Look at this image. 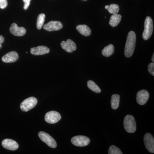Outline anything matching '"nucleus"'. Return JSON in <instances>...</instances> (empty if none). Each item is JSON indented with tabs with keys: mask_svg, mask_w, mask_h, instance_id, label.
<instances>
[{
	"mask_svg": "<svg viewBox=\"0 0 154 154\" xmlns=\"http://www.w3.org/2000/svg\"><path fill=\"white\" fill-rule=\"evenodd\" d=\"M76 29L81 34L84 36H88L91 35V29L85 25H79L77 26Z\"/></svg>",
	"mask_w": 154,
	"mask_h": 154,
	"instance_id": "dca6fc26",
	"label": "nucleus"
},
{
	"mask_svg": "<svg viewBox=\"0 0 154 154\" xmlns=\"http://www.w3.org/2000/svg\"><path fill=\"white\" fill-rule=\"evenodd\" d=\"M2 48V45L0 44V49H1V48Z\"/></svg>",
	"mask_w": 154,
	"mask_h": 154,
	"instance_id": "c756f323",
	"label": "nucleus"
},
{
	"mask_svg": "<svg viewBox=\"0 0 154 154\" xmlns=\"http://www.w3.org/2000/svg\"><path fill=\"white\" fill-rule=\"evenodd\" d=\"M23 1L24 2V3H25L24 6V10H27L29 5H30L31 0H23Z\"/></svg>",
	"mask_w": 154,
	"mask_h": 154,
	"instance_id": "a878e982",
	"label": "nucleus"
},
{
	"mask_svg": "<svg viewBox=\"0 0 154 154\" xmlns=\"http://www.w3.org/2000/svg\"><path fill=\"white\" fill-rule=\"evenodd\" d=\"M45 16L44 14H41L38 15L36 22V27L38 30L42 28L45 20Z\"/></svg>",
	"mask_w": 154,
	"mask_h": 154,
	"instance_id": "412c9836",
	"label": "nucleus"
},
{
	"mask_svg": "<svg viewBox=\"0 0 154 154\" xmlns=\"http://www.w3.org/2000/svg\"><path fill=\"white\" fill-rule=\"evenodd\" d=\"M109 154H122L120 149L114 145L110 146L108 150Z\"/></svg>",
	"mask_w": 154,
	"mask_h": 154,
	"instance_id": "5701e85b",
	"label": "nucleus"
},
{
	"mask_svg": "<svg viewBox=\"0 0 154 154\" xmlns=\"http://www.w3.org/2000/svg\"><path fill=\"white\" fill-rule=\"evenodd\" d=\"M88 88L93 92L95 93H101V90L100 88H99V86L97 85L93 82V81L90 80L88 82V84H87Z\"/></svg>",
	"mask_w": 154,
	"mask_h": 154,
	"instance_id": "aec40b11",
	"label": "nucleus"
},
{
	"mask_svg": "<svg viewBox=\"0 0 154 154\" xmlns=\"http://www.w3.org/2000/svg\"><path fill=\"white\" fill-rule=\"evenodd\" d=\"M71 142L74 145L77 146H85L90 143V139L85 136H76L72 138Z\"/></svg>",
	"mask_w": 154,
	"mask_h": 154,
	"instance_id": "423d86ee",
	"label": "nucleus"
},
{
	"mask_svg": "<svg viewBox=\"0 0 154 154\" xmlns=\"http://www.w3.org/2000/svg\"><path fill=\"white\" fill-rule=\"evenodd\" d=\"M10 32L15 36H22L26 33V30L23 27H18L16 23H14L11 25L10 29Z\"/></svg>",
	"mask_w": 154,
	"mask_h": 154,
	"instance_id": "ddd939ff",
	"label": "nucleus"
},
{
	"mask_svg": "<svg viewBox=\"0 0 154 154\" xmlns=\"http://www.w3.org/2000/svg\"><path fill=\"white\" fill-rule=\"evenodd\" d=\"M38 137L43 142L45 143L48 146L52 148H56L57 144L55 140L47 133L44 131H40L38 134Z\"/></svg>",
	"mask_w": 154,
	"mask_h": 154,
	"instance_id": "39448f33",
	"label": "nucleus"
},
{
	"mask_svg": "<svg viewBox=\"0 0 154 154\" xmlns=\"http://www.w3.org/2000/svg\"><path fill=\"white\" fill-rule=\"evenodd\" d=\"M61 118L60 114L55 111H51L46 113L45 120L50 124H54L60 121Z\"/></svg>",
	"mask_w": 154,
	"mask_h": 154,
	"instance_id": "0eeeda50",
	"label": "nucleus"
},
{
	"mask_svg": "<svg viewBox=\"0 0 154 154\" xmlns=\"http://www.w3.org/2000/svg\"><path fill=\"white\" fill-rule=\"evenodd\" d=\"M2 146L4 148L10 150L15 151L19 148V145L17 142L9 139L3 140L2 142Z\"/></svg>",
	"mask_w": 154,
	"mask_h": 154,
	"instance_id": "f8f14e48",
	"label": "nucleus"
},
{
	"mask_svg": "<svg viewBox=\"0 0 154 154\" xmlns=\"http://www.w3.org/2000/svg\"><path fill=\"white\" fill-rule=\"evenodd\" d=\"M124 128L127 132L133 133L136 131V123L134 117L132 115H127L124 120Z\"/></svg>",
	"mask_w": 154,
	"mask_h": 154,
	"instance_id": "f03ea898",
	"label": "nucleus"
},
{
	"mask_svg": "<svg viewBox=\"0 0 154 154\" xmlns=\"http://www.w3.org/2000/svg\"><path fill=\"white\" fill-rule=\"evenodd\" d=\"M144 142L146 148L148 151L154 152V139L151 134L146 133L144 137Z\"/></svg>",
	"mask_w": 154,
	"mask_h": 154,
	"instance_id": "6e6552de",
	"label": "nucleus"
},
{
	"mask_svg": "<svg viewBox=\"0 0 154 154\" xmlns=\"http://www.w3.org/2000/svg\"><path fill=\"white\" fill-rule=\"evenodd\" d=\"M153 31V21L150 17L146 18L144 23V30L143 33V38L144 40H148L150 38Z\"/></svg>",
	"mask_w": 154,
	"mask_h": 154,
	"instance_id": "7ed1b4c3",
	"label": "nucleus"
},
{
	"mask_svg": "<svg viewBox=\"0 0 154 154\" xmlns=\"http://www.w3.org/2000/svg\"><path fill=\"white\" fill-rule=\"evenodd\" d=\"M37 102V99L35 97H29L21 103L20 108L22 111L27 112L34 108L36 106Z\"/></svg>",
	"mask_w": 154,
	"mask_h": 154,
	"instance_id": "20e7f679",
	"label": "nucleus"
},
{
	"mask_svg": "<svg viewBox=\"0 0 154 154\" xmlns=\"http://www.w3.org/2000/svg\"><path fill=\"white\" fill-rule=\"evenodd\" d=\"M4 41H5V38H4V37L0 35V44H2V43H3Z\"/></svg>",
	"mask_w": 154,
	"mask_h": 154,
	"instance_id": "bb28decb",
	"label": "nucleus"
},
{
	"mask_svg": "<svg viewBox=\"0 0 154 154\" xmlns=\"http://www.w3.org/2000/svg\"><path fill=\"white\" fill-rule=\"evenodd\" d=\"M108 8H109V6L108 5H106L105 7V8L107 9H107Z\"/></svg>",
	"mask_w": 154,
	"mask_h": 154,
	"instance_id": "c85d7f7f",
	"label": "nucleus"
},
{
	"mask_svg": "<svg viewBox=\"0 0 154 154\" xmlns=\"http://www.w3.org/2000/svg\"><path fill=\"white\" fill-rule=\"evenodd\" d=\"M120 97L118 94H113L111 96V106L113 110H116L119 107Z\"/></svg>",
	"mask_w": 154,
	"mask_h": 154,
	"instance_id": "a211bd4d",
	"label": "nucleus"
},
{
	"mask_svg": "<svg viewBox=\"0 0 154 154\" xmlns=\"http://www.w3.org/2000/svg\"><path fill=\"white\" fill-rule=\"evenodd\" d=\"M60 45L63 49L69 53L73 52L77 49L76 45L71 39L62 42Z\"/></svg>",
	"mask_w": 154,
	"mask_h": 154,
	"instance_id": "9b49d317",
	"label": "nucleus"
},
{
	"mask_svg": "<svg viewBox=\"0 0 154 154\" xmlns=\"http://www.w3.org/2000/svg\"><path fill=\"white\" fill-rule=\"evenodd\" d=\"M107 10L110 14H117L119 11V6L116 4H111L109 6Z\"/></svg>",
	"mask_w": 154,
	"mask_h": 154,
	"instance_id": "4be33fe9",
	"label": "nucleus"
},
{
	"mask_svg": "<svg viewBox=\"0 0 154 154\" xmlns=\"http://www.w3.org/2000/svg\"><path fill=\"white\" fill-rule=\"evenodd\" d=\"M85 1H86V0H85Z\"/></svg>",
	"mask_w": 154,
	"mask_h": 154,
	"instance_id": "7c9ffc66",
	"label": "nucleus"
},
{
	"mask_svg": "<svg viewBox=\"0 0 154 154\" xmlns=\"http://www.w3.org/2000/svg\"><path fill=\"white\" fill-rule=\"evenodd\" d=\"M50 49L45 46H38L33 47L30 49L31 54L34 55H41L49 53Z\"/></svg>",
	"mask_w": 154,
	"mask_h": 154,
	"instance_id": "2eb2a0df",
	"label": "nucleus"
},
{
	"mask_svg": "<svg viewBox=\"0 0 154 154\" xmlns=\"http://www.w3.org/2000/svg\"><path fill=\"white\" fill-rule=\"evenodd\" d=\"M154 54H153L152 57V60L153 62H154Z\"/></svg>",
	"mask_w": 154,
	"mask_h": 154,
	"instance_id": "cd10ccee",
	"label": "nucleus"
},
{
	"mask_svg": "<svg viewBox=\"0 0 154 154\" xmlns=\"http://www.w3.org/2000/svg\"><path fill=\"white\" fill-rule=\"evenodd\" d=\"M148 71L151 74L154 76V63H151L148 66Z\"/></svg>",
	"mask_w": 154,
	"mask_h": 154,
	"instance_id": "b1692460",
	"label": "nucleus"
},
{
	"mask_svg": "<svg viewBox=\"0 0 154 154\" xmlns=\"http://www.w3.org/2000/svg\"><path fill=\"white\" fill-rule=\"evenodd\" d=\"M136 36L133 31H130L127 38L126 44L125 48V55L127 57L132 56L135 48Z\"/></svg>",
	"mask_w": 154,
	"mask_h": 154,
	"instance_id": "f257e3e1",
	"label": "nucleus"
},
{
	"mask_svg": "<svg viewBox=\"0 0 154 154\" xmlns=\"http://www.w3.org/2000/svg\"><path fill=\"white\" fill-rule=\"evenodd\" d=\"M7 0H0V8L2 9L5 8L8 6Z\"/></svg>",
	"mask_w": 154,
	"mask_h": 154,
	"instance_id": "393cba45",
	"label": "nucleus"
},
{
	"mask_svg": "<svg viewBox=\"0 0 154 154\" xmlns=\"http://www.w3.org/2000/svg\"><path fill=\"white\" fill-rule=\"evenodd\" d=\"M114 51V46L112 44L107 45L102 50V54L104 56L109 57L113 54Z\"/></svg>",
	"mask_w": 154,
	"mask_h": 154,
	"instance_id": "6ab92c4d",
	"label": "nucleus"
},
{
	"mask_svg": "<svg viewBox=\"0 0 154 154\" xmlns=\"http://www.w3.org/2000/svg\"><path fill=\"white\" fill-rule=\"evenodd\" d=\"M149 94L146 90H143L139 91L137 95L136 99L138 104L143 105H145L148 100Z\"/></svg>",
	"mask_w": 154,
	"mask_h": 154,
	"instance_id": "1a4fd4ad",
	"label": "nucleus"
},
{
	"mask_svg": "<svg viewBox=\"0 0 154 154\" xmlns=\"http://www.w3.org/2000/svg\"><path fill=\"white\" fill-rule=\"evenodd\" d=\"M122 16L118 14H113L110 17L109 24L110 26L113 27H115L117 26L121 21Z\"/></svg>",
	"mask_w": 154,
	"mask_h": 154,
	"instance_id": "f3484780",
	"label": "nucleus"
},
{
	"mask_svg": "<svg viewBox=\"0 0 154 154\" xmlns=\"http://www.w3.org/2000/svg\"><path fill=\"white\" fill-rule=\"evenodd\" d=\"M19 59V55L16 51H11L2 57V60L5 63H11L17 61Z\"/></svg>",
	"mask_w": 154,
	"mask_h": 154,
	"instance_id": "4468645a",
	"label": "nucleus"
},
{
	"mask_svg": "<svg viewBox=\"0 0 154 154\" xmlns=\"http://www.w3.org/2000/svg\"><path fill=\"white\" fill-rule=\"evenodd\" d=\"M63 27V24L59 21H50L44 25L43 28L47 31H52L60 30Z\"/></svg>",
	"mask_w": 154,
	"mask_h": 154,
	"instance_id": "9d476101",
	"label": "nucleus"
}]
</instances>
